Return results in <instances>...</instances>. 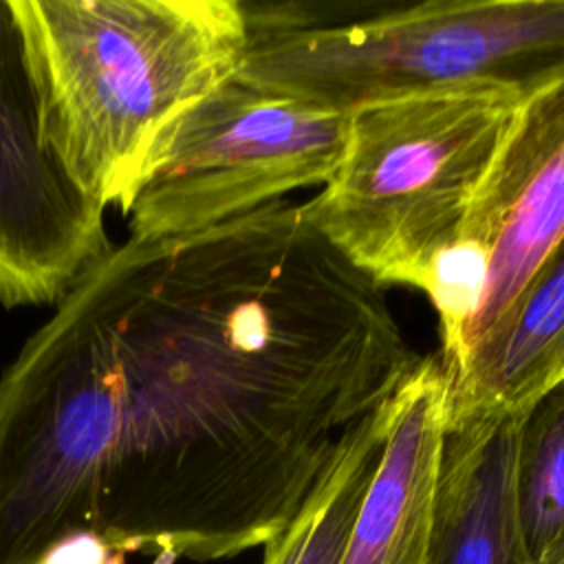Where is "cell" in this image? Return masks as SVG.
I'll use <instances>...</instances> for the list:
<instances>
[{
  "mask_svg": "<svg viewBox=\"0 0 564 564\" xmlns=\"http://www.w3.org/2000/svg\"><path fill=\"white\" fill-rule=\"evenodd\" d=\"M110 549L95 535H75L62 542L44 564H110Z\"/></svg>",
  "mask_w": 564,
  "mask_h": 564,
  "instance_id": "13",
  "label": "cell"
},
{
  "mask_svg": "<svg viewBox=\"0 0 564 564\" xmlns=\"http://www.w3.org/2000/svg\"><path fill=\"white\" fill-rule=\"evenodd\" d=\"M518 101L502 93H452L348 115L344 154L315 196L308 225L381 286L423 289L449 247Z\"/></svg>",
  "mask_w": 564,
  "mask_h": 564,
  "instance_id": "4",
  "label": "cell"
},
{
  "mask_svg": "<svg viewBox=\"0 0 564 564\" xmlns=\"http://www.w3.org/2000/svg\"><path fill=\"white\" fill-rule=\"evenodd\" d=\"M524 414H478L449 425L425 564H533L516 509Z\"/></svg>",
  "mask_w": 564,
  "mask_h": 564,
  "instance_id": "9",
  "label": "cell"
},
{
  "mask_svg": "<svg viewBox=\"0 0 564 564\" xmlns=\"http://www.w3.org/2000/svg\"><path fill=\"white\" fill-rule=\"evenodd\" d=\"M449 381V425L478 414H527L564 383V238Z\"/></svg>",
  "mask_w": 564,
  "mask_h": 564,
  "instance_id": "10",
  "label": "cell"
},
{
  "mask_svg": "<svg viewBox=\"0 0 564 564\" xmlns=\"http://www.w3.org/2000/svg\"><path fill=\"white\" fill-rule=\"evenodd\" d=\"M42 128L104 207L130 212L172 126L234 77L240 0H13Z\"/></svg>",
  "mask_w": 564,
  "mask_h": 564,
  "instance_id": "2",
  "label": "cell"
},
{
  "mask_svg": "<svg viewBox=\"0 0 564 564\" xmlns=\"http://www.w3.org/2000/svg\"><path fill=\"white\" fill-rule=\"evenodd\" d=\"M458 238L489 253L487 293L467 333V359L564 238V77L516 106Z\"/></svg>",
  "mask_w": 564,
  "mask_h": 564,
  "instance_id": "7",
  "label": "cell"
},
{
  "mask_svg": "<svg viewBox=\"0 0 564 564\" xmlns=\"http://www.w3.org/2000/svg\"><path fill=\"white\" fill-rule=\"evenodd\" d=\"M106 207L42 128L13 0H0V304H57L110 251Z\"/></svg>",
  "mask_w": 564,
  "mask_h": 564,
  "instance_id": "6",
  "label": "cell"
},
{
  "mask_svg": "<svg viewBox=\"0 0 564 564\" xmlns=\"http://www.w3.org/2000/svg\"><path fill=\"white\" fill-rule=\"evenodd\" d=\"M516 509L527 553L538 564L564 542V383L540 397L522 416Z\"/></svg>",
  "mask_w": 564,
  "mask_h": 564,
  "instance_id": "12",
  "label": "cell"
},
{
  "mask_svg": "<svg viewBox=\"0 0 564 564\" xmlns=\"http://www.w3.org/2000/svg\"><path fill=\"white\" fill-rule=\"evenodd\" d=\"M449 375L423 357L390 399L379 467L361 500L341 564H425L445 436Z\"/></svg>",
  "mask_w": 564,
  "mask_h": 564,
  "instance_id": "8",
  "label": "cell"
},
{
  "mask_svg": "<svg viewBox=\"0 0 564 564\" xmlns=\"http://www.w3.org/2000/svg\"><path fill=\"white\" fill-rule=\"evenodd\" d=\"M388 427L390 401L344 432L293 518L264 544L262 564L344 562L361 500L381 460Z\"/></svg>",
  "mask_w": 564,
  "mask_h": 564,
  "instance_id": "11",
  "label": "cell"
},
{
  "mask_svg": "<svg viewBox=\"0 0 564 564\" xmlns=\"http://www.w3.org/2000/svg\"><path fill=\"white\" fill-rule=\"evenodd\" d=\"M421 359L300 200L130 236L0 377V564L75 535L196 562L264 546Z\"/></svg>",
  "mask_w": 564,
  "mask_h": 564,
  "instance_id": "1",
  "label": "cell"
},
{
  "mask_svg": "<svg viewBox=\"0 0 564 564\" xmlns=\"http://www.w3.org/2000/svg\"><path fill=\"white\" fill-rule=\"evenodd\" d=\"M240 7L234 79L324 112L480 90L520 104L564 77V0Z\"/></svg>",
  "mask_w": 564,
  "mask_h": 564,
  "instance_id": "3",
  "label": "cell"
},
{
  "mask_svg": "<svg viewBox=\"0 0 564 564\" xmlns=\"http://www.w3.org/2000/svg\"><path fill=\"white\" fill-rule=\"evenodd\" d=\"M538 564H564V542L557 544L551 553H546Z\"/></svg>",
  "mask_w": 564,
  "mask_h": 564,
  "instance_id": "14",
  "label": "cell"
},
{
  "mask_svg": "<svg viewBox=\"0 0 564 564\" xmlns=\"http://www.w3.org/2000/svg\"><path fill=\"white\" fill-rule=\"evenodd\" d=\"M348 115L324 112L229 77L161 141L130 216V236L198 231L322 187L344 154Z\"/></svg>",
  "mask_w": 564,
  "mask_h": 564,
  "instance_id": "5",
  "label": "cell"
}]
</instances>
